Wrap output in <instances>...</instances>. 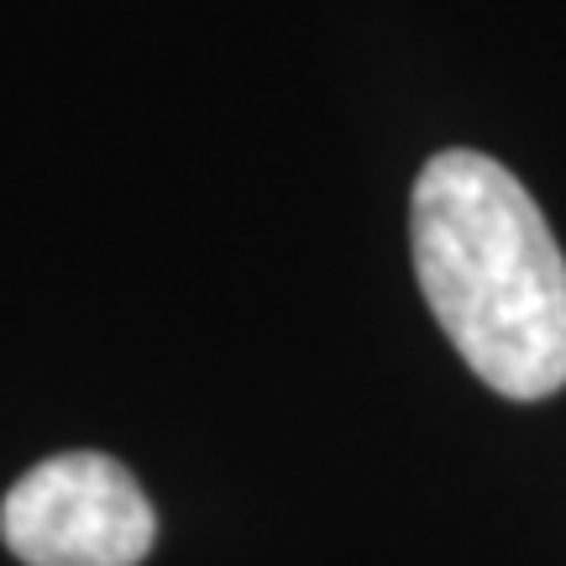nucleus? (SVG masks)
I'll use <instances>...</instances> for the list:
<instances>
[{"label":"nucleus","mask_w":566,"mask_h":566,"mask_svg":"<svg viewBox=\"0 0 566 566\" xmlns=\"http://www.w3.org/2000/svg\"><path fill=\"white\" fill-rule=\"evenodd\" d=\"M415 273L462 363L504 399L566 384V258L504 163L436 153L415 184Z\"/></svg>","instance_id":"f257e3e1"},{"label":"nucleus","mask_w":566,"mask_h":566,"mask_svg":"<svg viewBox=\"0 0 566 566\" xmlns=\"http://www.w3.org/2000/svg\"><path fill=\"white\" fill-rule=\"evenodd\" d=\"M0 535L27 566H137L158 541V520L122 462L69 451L6 493Z\"/></svg>","instance_id":"f03ea898"}]
</instances>
